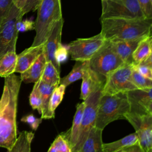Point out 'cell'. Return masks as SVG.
Instances as JSON below:
<instances>
[{"instance_id": "3957f363", "label": "cell", "mask_w": 152, "mask_h": 152, "mask_svg": "<svg viewBox=\"0 0 152 152\" xmlns=\"http://www.w3.org/2000/svg\"><path fill=\"white\" fill-rule=\"evenodd\" d=\"M130 110L126 92L101 95L97 111L94 126L101 130L110 122L125 119V115Z\"/></svg>"}, {"instance_id": "cb8c5ba5", "label": "cell", "mask_w": 152, "mask_h": 152, "mask_svg": "<svg viewBox=\"0 0 152 152\" xmlns=\"http://www.w3.org/2000/svg\"><path fill=\"white\" fill-rule=\"evenodd\" d=\"M137 142H138V137L135 132H134L119 140L109 143H103V148L104 152H119Z\"/></svg>"}, {"instance_id": "83f0119b", "label": "cell", "mask_w": 152, "mask_h": 152, "mask_svg": "<svg viewBox=\"0 0 152 152\" xmlns=\"http://www.w3.org/2000/svg\"><path fill=\"white\" fill-rule=\"evenodd\" d=\"M131 80L138 89H147L152 88V80L139 73L134 68L132 69Z\"/></svg>"}, {"instance_id": "74e56055", "label": "cell", "mask_w": 152, "mask_h": 152, "mask_svg": "<svg viewBox=\"0 0 152 152\" xmlns=\"http://www.w3.org/2000/svg\"><path fill=\"white\" fill-rule=\"evenodd\" d=\"M8 99V87L6 81H4V86L2 94L0 99V115L4 109Z\"/></svg>"}, {"instance_id": "e0dca14e", "label": "cell", "mask_w": 152, "mask_h": 152, "mask_svg": "<svg viewBox=\"0 0 152 152\" xmlns=\"http://www.w3.org/2000/svg\"><path fill=\"white\" fill-rule=\"evenodd\" d=\"M46 63V58L43 52L28 69L21 73L20 78L22 82L35 83L38 81L42 76Z\"/></svg>"}, {"instance_id": "9a60e30c", "label": "cell", "mask_w": 152, "mask_h": 152, "mask_svg": "<svg viewBox=\"0 0 152 152\" xmlns=\"http://www.w3.org/2000/svg\"><path fill=\"white\" fill-rule=\"evenodd\" d=\"M80 99L85 100L94 90L103 87L105 78L93 72L88 66H86L82 77Z\"/></svg>"}, {"instance_id": "52a82bcc", "label": "cell", "mask_w": 152, "mask_h": 152, "mask_svg": "<svg viewBox=\"0 0 152 152\" xmlns=\"http://www.w3.org/2000/svg\"><path fill=\"white\" fill-rule=\"evenodd\" d=\"M23 17L21 10L14 4L4 20L0 24V58L7 52L16 50L18 32L16 23Z\"/></svg>"}, {"instance_id": "8d00e7d4", "label": "cell", "mask_w": 152, "mask_h": 152, "mask_svg": "<svg viewBox=\"0 0 152 152\" xmlns=\"http://www.w3.org/2000/svg\"><path fill=\"white\" fill-rule=\"evenodd\" d=\"M42 0H27L24 7L21 10L23 15L30 11H35L37 10L38 7Z\"/></svg>"}, {"instance_id": "8fae6325", "label": "cell", "mask_w": 152, "mask_h": 152, "mask_svg": "<svg viewBox=\"0 0 152 152\" xmlns=\"http://www.w3.org/2000/svg\"><path fill=\"white\" fill-rule=\"evenodd\" d=\"M134 127L140 145L144 152H152V115L128 112L125 115Z\"/></svg>"}, {"instance_id": "ba28073f", "label": "cell", "mask_w": 152, "mask_h": 152, "mask_svg": "<svg viewBox=\"0 0 152 152\" xmlns=\"http://www.w3.org/2000/svg\"><path fill=\"white\" fill-rule=\"evenodd\" d=\"M103 87L94 90L84 101L85 106L83 110L81 122L79 130L78 139L72 152H78L86 140L90 129L94 126L97 107Z\"/></svg>"}, {"instance_id": "60d3db41", "label": "cell", "mask_w": 152, "mask_h": 152, "mask_svg": "<svg viewBox=\"0 0 152 152\" xmlns=\"http://www.w3.org/2000/svg\"><path fill=\"white\" fill-rule=\"evenodd\" d=\"M47 152H56V150H55L54 146L52 144H51L50 147H49V148Z\"/></svg>"}, {"instance_id": "d6986e66", "label": "cell", "mask_w": 152, "mask_h": 152, "mask_svg": "<svg viewBox=\"0 0 152 152\" xmlns=\"http://www.w3.org/2000/svg\"><path fill=\"white\" fill-rule=\"evenodd\" d=\"M102 131L93 126L78 152H104L103 148Z\"/></svg>"}, {"instance_id": "6da1fadb", "label": "cell", "mask_w": 152, "mask_h": 152, "mask_svg": "<svg viewBox=\"0 0 152 152\" xmlns=\"http://www.w3.org/2000/svg\"><path fill=\"white\" fill-rule=\"evenodd\" d=\"M4 78L8 87V99L0 115V147L8 150L17 138V103L22 81L14 73Z\"/></svg>"}, {"instance_id": "4dcf8cb0", "label": "cell", "mask_w": 152, "mask_h": 152, "mask_svg": "<svg viewBox=\"0 0 152 152\" xmlns=\"http://www.w3.org/2000/svg\"><path fill=\"white\" fill-rule=\"evenodd\" d=\"M52 144L56 152H72L68 141L61 134L56 137Z\"/></svg>"}, {"instance_id": "5b68a950", "label": "cell", "mask_w": 152, "mask_h": 152, "mask_svg": "<svg viewBox=\"0 0 152 152\" xmlns=\"http://www.w3.org/2000/svg\"><path fill=\"white\" fill-rule=\"evenodd\" d=\"M123 64L124 62L114 50L111 42L107 40L88 61L89 68L105 79L109 73Z\"/></svg>"}, {"instance_id": "8992f818", "label": "cell", "mask_w": 152, "mask_h": 152, "mask_svg": "<svg viewBox=\"0 0 152 152\" xmlns=\"http://www.w3.org/2000/svg\"><path fill=\"white\" fill-rule=\"evenodd\" d=\"M102 15L104 18H145L138 0H105L102 1Z\"/></svg>"}, {"instance_id": "603a6c76", "label": "cell", "mask_w": 152, "mask_h": 152, "mask_svg": "<svg viewBox=\"0 0 152 152\" xmlns=\"http://www.w3.org/2000/svg\"><path fill=\"white\" fill-rule=\"evenodd\" d=\"M33 138L34 134L32 132H21L7 152H31V143Z\"/></svg>"}, {"instance_id": "ac0fdd59", "label": "cell", "mask_w": 152, "mask_h": 152, "mask_svg": "<svg viewBox=\"0 0 152 152\" xmlns=\"http://www.w3.org/2000/svg\"><path fill=\"white\" fill-rule=\"evenodd\" d=\"M84 106V101L80 103L77 104L76 107V111L73 119L72 126L68 131L61 134V135L68 141L71 148V151L72 149L75 147L78 139Z\"/></svg>"}, {"instance_id": "7a4b0ae2", "label": "cell", "mask_w": 152, "mask_h": 152, "mask_svg": "<svg viewBox=\"0 0 152 152\" xmlns=\"http://www.w3.org/2000/svg\"><path fill=\"white\" fill-rule=\"evenodd\" d=\"M101 22V34L105 40H130L151 35L152 19L104 18Z\"/></svg>"}, {"instance_id": "d4e9b609", "label": "cell", "mask_w": 152, "mask_h": 152, "mask_svg": "<svg viewBox=\"0 0 152 152\" xmlns=\"http://www.w3.org/2000/svg\"><path fill=\"white\" fill-rule=\"evenodd\" d=\"M87 64L88 61H76L71 71L60 79L59 84H62L66 87L71 83L82 78Z\"/></svg>"}, {"instance_id": "5bb4252c", "label": "cell", "mask_w": 152, "mask_h": 152, "mask_svg": "<svg viewBox=\"0 0 152 152\" xmlns=\"http://www.w3.org/2000/svg\"><path fill=\"white\" fill-rule=\"evenodd\" d=\"M144 37L130 40L113 39L109 41L111 42L114 50L124 63L134 64L132 53L138 43Z\"/></svg>"}, {"instance_id": "f35d334b", "label": "cell", "mask_w": 152, "mask_h": 152, "mask_svg": "<svg viewBox=\"0 0 152 152\" xmlns=\"http://www.w3.org/2000/svg\"><path fill=\"white\" fill-rule=\"evenodd\" d=\"M119 152H144L142 148L139 144V142H136L129 147L125 148Z\"/></svg>"}, {"instance_id": "7402d4cb", "label": "cell", "mask_w": 152, "mask_h": 152, "mask_svg": "<svg viewBox=\"0 0 152 152\" xmlns=\"http://www.w3.org/2000/svg\"><path fill=\"white\" fill-rule=\"evenodd\" d=\"M17 59L16 50L8 51L0 58V77L5 78L15 73Z\"/></svg>"}, {"instance_id": "836d02e7", "label": "cell", "mask_w": 152, "mask_h": 152, "mask_svg": "<svg viewBox=\"0 0 152 152\" xmlns=\"http://www.w3.org/2000/svg\"><path fill=\"white\" fill-rule=\"evenodd\" d=\"M21 121L27 123V124L29 125V126L33 130L36 131L39 125L41 124L42 119L41 118H36L33 114H29L23 116L21 119Z\"/></svg>"}, {"instance_id": "d590c367", "label": "cell", "mask_w": 152, "mask_h": 152, "mask_svg": "<svg viewBox=\"0 0 152 152\" xmlns=\"http://www.w3.org/2000/svg\"><path fill=\"white\" fill-rule=\"evenodd\" d=\"M138 2L145 17L152 19V0H138Z\"/></svg>"}, {"instance_id": "30bf717a", "label": "cell", "mask_w": 152, "mask_h": 152, "mask_svg": "<svg viewBox=\"0 0 152 152\" xmlns=\"http://www.w3.org/2000/svg\"><path fill=\"white\" fill-rule=\"evenodd\" d=\"M101 33L88 38H78L67 46L69 55L75 61H88L105 42Z\"/></svg>"}, {"instance_id": "44dd1931", "label": "cell", "mask_w": 152, "mask_h": 152, "mask_svg": "<svg viewBox=\"0 0 152 152\" xmlns=\"http://www.w3.org/2000/svg\"><path fill=\"white\" fill-rule=\"evenodd\" d=\"M152 52V36H147L142 39L138 43L132 53L134 65L138 64L150 55Z\"/></svg>"}, {"instance_id": "ffe728a7", "label": "cell", "mask_w": 152, "mask_h": 152, "mask_svg": "<svg viewBox=\"0 0 152 152\" xmlns=\"http://www.w3.org/2000/svg\"><path fill=\"white\" fill-rule=\"evenodd\" d=\"M58 85H52L48 84L42 80H40L38 81L37 89L40 95L42 100V108H41V118L45 119H48L52 118L50 115L48 106L50 96L54 90V89Z\"/></svg>"}, {"instance_id": "4316f807", "label": "cell", "mask_w": 152, "mask_h": 152, "mask_svg": "<svg viewBox=\"0 0 152 152\" xmlns=\"http://www.w3.org/2000/svg\"><path fill=\"white\" fill-rule=\"evenodd\" d=\"M66 87L62 84H59L53 91L49 100L48 109L52 118L55 117V111L62 102L65 93Z\"/></svg>"}, {"instance_id": "d6a6232c", "label": "cell", "mask_w": 152, "mask_h": 152, "mask_svg": "<svg viewBox=\"0 0 152 152\" xmlns=\"http://www.w3.org/2000/svg\"><path fill=\"white\" fill-rule=\"evenodd\" d=\"M12 5L13 0H0V24L8 15Z\"/></svg>"}, {"instance_id": "1f68e13d", "label": "cell", "mask_w": 152, "mask_h": 152, "mask_svg": "<svg viewBox=\"0 0 152 152\" xmlns=\"http://www.w3.org/2000/svg\"><path fill=\"white\" fill-rule=\"evenodd\" d=\"M68 51L67 47L64 46L62 43L58 46L55 54V58L58 64L61 65V63L65 62L68 56Z\"/></svg>"}, {"instance_id": "2e32d148", "label": "cell", "mask_w": 152, "mask_h": 152, "mask_svg": "<svg viewBox=\"0 0 152 152\" xmlns=\"http://www.w3.org/2000/svg\"><path fill=\"white\" fill-rule=\"evenodd\" d=\"M43 45L32 46L26 49L17 55L15 72L22 73L28 69L43 52Z\"/></svg>"}, {"instance_id": "ab89813d", "label": "cell", "mask_w": 152, "mask_h": 152, "mask_svg": "<svg viewBox=\"0 0 152 152\" xmlns=\"http://www.w3.org/2000/svg\"><path fill=\"white\" fill-rule=\"evenodd\" d=\"M27 0H13V4L20 10H22Z\"/></svg>"}, {"instance_id": "f546056e", "label": "cell", "mask_w": 152, "mask_h": 152, "mask_svg": "<svg viewBox=\"0 0 152 152\" xmlns=\"http://www.w3.org/2000/svg\"><path fill=\"white\" fill-rule=\"evenodd\" d=\"M38 81L34 83L32 91L29 96L30 104L33 109H37L39 113H41L42 100L40 95L37 89Z\"/></svg>"}, {"instance_id": "b9f144b4", "label": "cell", "mask_w": 152, "mask_h": 152, "mask_svg": "<svg viewBox=\"0 0 152 152\" xmlns=\"http://www.w3.org/2000/svg\"><path fill=\"white\" fill-rule=\"evenodd\" d=\"M105 1V0H101V1Z\"/></svg>"}, {"instance_id": "f1b7e54d", "label": "cell", "mask_w": 152, "mask_h": 152, "mask_svg": "<svg viewBox=\"0 0 152 152\" xmlns=\"http://www.w3.org/2000/svg\"><path fill=\"white\" fill-rule=\"evenodd\" d=\"M134 68L141 75L152 80V56L150 55L143 61L134 65Z\"/></svg>"}, {"instance_id": "4fadbf2b", "label": "cell", "mask_w": 152, "mask_h": 152, "mask_svg": "<svg viewBox=\"0 0 152 152\" xmlns=\"http://www.w3.org/2000/svg\"><path fill=\"white\" fill-rule=\"evenodd\" d=\"M64 20L63 18L57 21L52 27L50 34L43 45V53L46 62H50L57 71L60 73L61 65L58 64L55 60V54L58 46L62 43V31Z\"/></svg>"}, {"instance_id": "277c9868", "label": "cell", "mask_w": 152, "mask_h": 152, "mask_svg": "<svg viewBox=\"0 0 152 152\" xmlns=\"http://www.w3.org/2000/svg\"><path fill=\"white\" fill-rule=\"evenodd\" d=\"M37 10L32 46L44 44L55 24L63 18L61 0H42Z\"/></svg>"}, {"instance_id": "7c38bea8", "label": "cell", "mask_w": 152, "mask_h": 152, "mask_svg": "<svg viewBox=\"0 0 152 152\" xmlns=\"http://www.w3.org/2000/svg\"><path fill=\"white\" fill-rule=\"evenodd\" d=\"M129 112L138 115H152V88L134 89L126 92Z\"/></svg>"}, {"instance_id": "484cf974", "label": "cell", "mask_w": 152, "mask_h": 152, "mask_svg": "<svg viewBox=\"0 0 152 152\" xmlns=\"http://www.w3.org/2000/svg\"><path fill=\"white\" fill-rule=\"evenodd\" d=\"M60 79V73L54 65L49 61L46 62L40 80L49 84L59 85Z\"/></svg>"}, {"instance_id": "9c48e42d", "label": "cell", "mask_w": 152, "mask_h": 152, "mask_svg": "<svg viewBox=\"0 0 152 152\" xmlns=\"http://www.w3.org/2000/svg\"><path fill=\"white\" fill-rule=\"evenodd\" d=\"M134 64L124 63L106 77L102 94L112 95L137 89L131 80Z\"/></svg>"}, {"instance_id": "e575fe53", "label": "cell", "mask_w": 152, "mask_h": 152, "mask_svg": "<svg viewBox=\"0 0 152 152\" xmlns=\"http://www.w3.org/2000/svg\"><path fill=\"white\" fill-rule=\"evenodd\" d=\"M16 29L18 33L34 30V22L28 19L19 20L16 23Z\"/></svg>"}]
</instances>
